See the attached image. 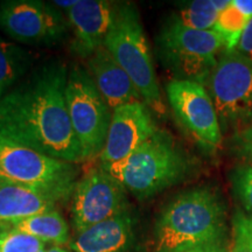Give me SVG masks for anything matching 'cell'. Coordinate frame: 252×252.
<instances>
[{
	"instance_id": "cell-17",
	"label": "cell",
	"mask_w": 252,
	"mask_h": 252,
	"mask_svg": "<svg viewBox=\"0 0 252 252\" xmlns=\"http://www.w3.org/2000/svg\"><path fill=\"white\" fill-rule=\"evenodd\" d=\"M33 60L28 50L0 36V98L27 74Z\"/></svg>"
},
{
	"instance_id": "cell-29",
	"label": "cell",
	"mask_w": 252,
	"mask_h": 252,
	"mask_svg": "<svg viewBox=\"0 0 252 252\" xmlns=\"http://www.w3.org/2000/svg\"><path fill=\"white\" fill-rule=\"evenodd\" d=\"M45 252H67V251L60 247H52L50 249H47Z\"/></svg>"
},
{
	"instance_id": "cell-1",
	"label": "cell",
	"mask_w": 252,
	"mask_h": 252,
	"mask_svg": "<svg viewBox=\"0 0 252 252\" xmlns=\"http://www.w3.org/2000/svg\"><path fill=\"white\" fill-rule=\"evenodd\" d=\"M68 69L61 61L37 67L0 98V133L50 158L86 161L65 103Z\"/></svg>"
},
{
	"instance_id": "cell-4",
	"label": "cell",
	"mask_w": 252,
	"mask_h": 252,
	"mask_svg": "<svg viewBox=\"0 0 252 252\" xmlns=\"http://www.w3.org/2000/svg\"><path fill=\"white\" fill-rule=\"evenodd\" d=\"M104 46L130 76L145 104L158 116H165L166 105L153 59L139 13L133 5L119 2L115 21Z\"/></svg>"
},
{
	"instance_id": "cell-3",
	"label": "cell",
	"mask_w": 252,
	"mask_h": 252,
	"mask_svg": "<svg viewBox=\"0 0 252 252\" xmlns=\"http://www.w3.org/2000/svg\"><path fill=\"white\" fill-rule=\"evenodd\" d=\"M100 167L134 197L145 200L184 180L191 162L171 134L158 130L122 161Z\"/></svg>"
},
{
	"instance_id": "cell-11",
	"label": "cell",
	"mask_w": 252,
	"mask_h": 252,
	"mask_svg": "<svg viewBox=\"0 0 252 252\" xmlns=\"http://www.w3.org/2000/svg\"><path fill=\"white\" fill-rule=\"evenodd\" d=\"M167 98L176 121L193 139L207 150L222 144V130L215 105L202 84L173 80L166 87Z\"/></svg>"
},
{
	"instance_id": "cell-24",
	"label": "cell",
	"mask_w": 252,
	"mask_h": 252,
	"mask_svg": "<svg viewBox=\"0 0 252 252\" xmlns=\"http://www.w3.org/2000/svg\"><path fill=\"white\" fill-rule=\"evenodd\" d=\"M232 152L247 165L252 166V125L236 132L230 137Z\"/></svg>"
},
{
	"instance_id": "cell-18",
	"label": "cell",
	"mask_w": 252,
	"mask_h": 252,
	"mask_svg": "<svg viewBox=\"0 0 252 252\" xmlns=\"http://www.w3.org/2000/svg\"><path fill=\"white\" fill-rule=\"evenodd\" d=\"M7 226L34 236L45 243L61 245L67 243L69 239V226L56 209L28 217Z\"/></svg>"
},
{
	"instance_id": "cell-19",
	"label": "cell",
	"mask_w": 252,
	"mask_h": 252,
	"mask_svg": "<svg viewBox=\"0 0 252 252\" xmlns=\"http://www.w3.org/2000/svg\"><path fill=\"white\" fill-rule=\"evenodd\" d=\"M219 15L220 12L214 5V0H194L182 5L174 19L193 30L212 31Z\"/></svg>"
},
{
	"instance_id": "cell-23",
	"label": "cell",
	"mask_w": 252,
	"mask_h": 252,
	"mask_svg": "<svg viewBox=\"0 0 252 252\" xmlns=\"http://www.w3.org/2000/svg\"><path fill=\"white\" fill-rule=\"evenodd\" d=\"M234 243L231 252H252V217L237 212L232 219Z\"/></svg>"
},
{
	"instance_id": "cell-13",
	"label": "cell",
	"mask_w": 252,
	"mask_h": 252,
	"mask_svg": "<svg viewBox=\"0 0 252 252\" xmlns=\"http://www.w3.org/2000/svg\"><path fill=\"white\" fill-rule=\"evenodd\" d=\"M119 2L108 0H77L67 15L72 32V49L83 59H88L104 46L111 30Z\"/></svg>"
},
{
	"instance_id": "cell-20",
	"label": "cell",
	"mask_w": 252,
	"mask_h": 252,
	"mask_svg": "<svg viewBox=\"0 0 252 252\" xmlns=\"http://www.w3.org/2000/svg\"><path fill=\"white\" fill-rule=\"evenodd\" d=\"M248 23L249 19L232 5V1L224 11L220 12L213 31L220 34L224 40L226 52L236 49Z\"/></svg>"
},
{
	"instance_id": "cell-8",
	"label": "cell",
	"mask_w": 252,
	"mask_h": 252,
	"mask_svg": "<svg viewBox=\"0 0 252 252\" xmlns=\"http://www.w3.org/2000/svg\"><path fill=\"white\" fill-rule=\"evenodd\" d=\"M65 103L84 159L99 158L111 124L112 110L104 100L87 68L74 65L68 71Z\"/></svg>"
},
{
	"instance_id": "cell-9",
	"label": "cell",
	"mask_w": 252,
	"mask_h": 252,
	"mask_svg": "<svg viewBox=\"0 0 252 252\" xmlns=\"http://www.w3.org/2000/svg\"><path fill=\"white\" fill-rule=\"evenodd\" d=\"M0 27L14 41L52 47L68 36L69 23L53 5L39 0H8L0 4Z\"/></svg>"
},
{
	"instance_id": "cell-26",
	"label": "cell",
	"mask_w": 252,
	"mask_h": 252,
	"mask_svg": "<svg viewBox=\"0 0 252 252\" xmlns=\"http://www.w3.org/2000/svg\"><path fill=\"white\" fill-rule=\"evenodd\" d=\"M232 5L249 20L252 19V0H232Z\"/></svg>"
},
{
	"instance_id": "cell-16",
	"label": "cell",
	"mask_w": 252,
	"mask_h": 252,
	"mask_svg": "<svg viewBox=\"0 0 252 252\" xmlns=\"http://www.w3.org/2000/svg\"><path fill=\"white\" fill-rule=\"evenodd\" d=\"M133 238V219L127 210L78 232L70 247L74 252H127Z\"/></svg>"
},
{
	"instance_id": "cell-10",
	"label": "cell",
	"mask_w": 252,
	"mask_h": 252,
	"mask_svg": "<svg viewBox=\"0 0 252 252\" xmlns=\"http://www.w3.org/2000/svg\"><path fill=\"white\" fill-rule=\"evenodd\" d=\"M127 190L103 167L90 169L72 191V224L82 232L127 212Z\"/></svg>"
},
{
	"instance_id": "cell-14",
	"label": "cell",
	"mask_w": 252,
	"mask_h": 252,
	"mask_svg": "<svg viewBox=\"0 0 252 252\" xmlns=\"http://www.w3.org/2000/svg\"><path fill=\"white\" fill-rule=\"evenodd\" d=\"M87 70L112 111L124 104L143 100L130 76L105 46L87 59Z\"/></svg>"
},
{
	"instance_id": "cell-21",
	"label": "cell",
	"mask_w": 252,
	"mask_h": 252,
	"mask_svg": "<svg viewBox=\"0 0 252 252\" xmlns=\"http://www.w3.org/2000/svg\"><path fill=\"white\" fill-rule=\"evenodd\" d=\"M47 243L7 225L0 226V252H45Z\"/></svg>"
},
{
	"instance_id": "cell-25",
	"label": "cell",
	"mask_w": 252,
	"mask_h": 252,
	"mask_svg": "<svg viewBox=\"0 0 252 252\" xmlns=\"http://www.w3.org/2000/svg\"><path fill=\"white\" fill-rule=\"evenodd\" d=\"M235 50L252 61V19L249 20Z\"/></svg>"
},
{
	"instance_id": "cell-15",
	"label": "cell",
	"mask_w": 252,
	"mask_h": 252,
	"mask_svg": "<svg viewBox=\"0 0 252 252\" xmlns=\"http://www.w3.org/2000/svg\"><path fill=\"white\" fill-rule=\"evenodd\" d=\"M65 201L59 194L27 186H0V225L20 222L28 217L55 210Z\"/></svg>"
},
{
	"instance_id": "cell-2",
	"label": "cell",
	"mask_w": 252,
	"mask_h": 252,
	"mask_svg": "<svg viewBox=\"0 0 252 252\" xmlns=\"http://www.w3.org/2000/svg\"><path fill=\"white\" fill-rule=\"evenodd\" d=\"M225 232V208L209 187L181 193L165 207L154 228L156 252L220 247Z\"/></svg>"
},
{
	"instance_id": "cell-27",
	"label": "cell",
	"mask_w": 252,
	"mask_h": 252,
	"mask_svg": "<svg viewBox=\"0 0 252 252\" xmlns=\"http://www.w3.org/2000/svg\"><path fill=\"white\" fill-rule=\"evenodd\" d=\"M76 2L77 0H68V1H64V0H54V1H52V5L54 6L55 8H58L60 12H61V9H63L64 13H68V12L76 5Z\"/></svg>"
},
{
	"instance_id": "cell-6",
	"label": "cell",
	"mask_w": 252,
	"mask_h": 252,
	"mask_svg": "<svg viewBox=\"0 0 252 252\" xmlns=\"http://www.w3.org/2000/svg\"><path fill=\"white\" fill-rule=\"evenodd\" d=\"M77 172L75 163L50 158L0 133V186L46 189L67 201L76 186Z\"/></svg>"
},
{
	"instance_id": "cell-22",
	"label": "cell",
	"mask_w": 252,
	"mask_h": 252,
	"mask_svg": "<svg viewBox=\"0 0 252 252\" xmlns=\"http://www.w3.org/2000/svg\"><path fill=\"white\" fill-rule=\"evenodd\" d=\"M232 190L252 217V166L243 163L231 172Z\"/></svg>"
},
{
	"instance_id": "cell-12",
	"label": "cell",
	"mask_w": 252,
	"mask_h": 252,
	"mask_svg": "<svg viewBox=\"0 0 252 252\" xmlns=\"http://www.w3.org/2000/svg\"><path fill=\"white\" fill-rule=\"evenodd\" d=\"M158 130L152 110L144 100H134L115 109L105 145L99 156L100 166L122 161Z\"/></svg>"
},
{
	"instance_id": "cell-7",
	"label": "cell",
	"mask_w": 252,
	"mask_h": 252,
	"mask_svg": "<svg viewBox=\"0 0 252 252\" xmlns=\"http://www.w3.org/2000/svg\"><path fill=\"white\" fill-rule=\"evenodd\" d=\"M223 132L231 135L252 125V61L237 50L220 54L207 82Z\"/></svg>"
},
{
	"instance_id": "cell-28",
	"label": "cell",
	"mask_w": 252,
	"mask_h": 252,
	"mask_svg": "<svg viewBox=\"0 0 252 252\" xmlns=\"http://www.w3.org/2000/svg\"><path fill=\"white\" fill-rule=\"evenodd\" d=\"M175 252H228L222 247H210V248H200V249H190V250L175 251Z\"/></svg>"
},
{
	"instance_id": "cell-5",
	"label": "cell",
	"mask_w": 252,
	"mask_h": 252,
	"mask_svg": "<svg viewBox=\"0 0 252 252\" xmlns=\"http://www.w3.org/2000/svg\"><path fill=\"white\" fill-rule=\"evenodd\" d=\"M159 56L174 80L204 86L215 69L225 42L215 31L186 27L173 17L163 25L157 39Z\"/></svg>"
}]
</instances>
